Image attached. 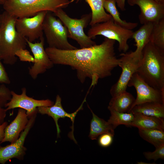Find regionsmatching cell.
Listing matches in <instances>:
<instances>
[{
  "label": "cell",
  "instance_id": "obj_4",
  "mask_svg": "<svg viewBox=\"0 0 164 164\" xmlns=\"http://www.w3.org/2000/svg\"><path fill=\"white\" fill-rule=\"evenodd\" d=\"M70 4V0H8L3 5L5 11L20 18L31 17L43 11L53 12Z\"/></svg>",
  "mask_w": 164,
  "mask_h": 164
},
{
  "label": "cell",
  "instance_id": "obj_27",
  "mask_svg": "<svg viewBox=\"0 0 164 164\" xmlns=\"http://www.w3.org/2000/svg\"><path fill=\"white\" fill-rule=\"evenodd\" d=\"M150 41L164 51V18L153 24Z\"/></svg>",
  "mask_w": 164,
  "mask_h": 164
},
{
  "label": "cell",
  "instance_id": "obj_25",
  "mask_svg": "<svg viewBox=\"0 0 164 164\" xmlns=\"http://www.w3.org/2000/svg\"><path fill=\"white\" fill-rule=\"evenodd\" d=\"M111 115L108 122L114 129L118 125H123L126 127H130L134 115L132 112L124 113L119 112L111 108H108Z\"/></svg>",
  "mask_w": 164,
  "mask_h": 164
},
{
  "label": "cell",
  "instance_id": "obj_3",
  "mask_svg": "<svg viewBox=\"0 0 164 164\" xmlns=\"http://www.w3.org/2000/svg\"><path fill=\"white\" fill-rule=\"evenodd\" d=\"M136 72L151 86L164 89V51L149 41L142 50L141 63Z\"/></svg>",
  "mask_w": 164,
  "mask_h": 164
},
{
  "label": "cell",
  "instance_id": "obj_32",
  "mask_svg": "<svg viewBox=\"0 0 164 164\" xmlns=\"http://www.w3.org/2000/svg\"><path fill=\"white\" fill-rule=\"evenodd\" d=\"M7 111L5 109L0 107V125L5 121Z\"/></svg>",
  "mask_w": 164,
  "mask_h": 164
},
{
  "label": "cell",
  "instance_id": "obj_1",
  "mask_svg": "<svg viewBox=\"0 0 164 164\" xmlns=\"http://www.w3.org/2000/svg\"><path fill=\"white\" fill-rule=\"evenodd\" d=\"M116 41L105 38L101 44L89 47L64 50L48 47L45 50L54 64L68 66L75 70L81 83L87 78L91 79V87L99 79L111 76L118 66L120 59L114 49Z\"/></svg>",
  "mask_w": 164,
  "mask_h": 164
},
{
  "label": "cell",
  "instance_id": "obj_23",
  "mask_svg": "<svg viewBox=\"0 0 164 164\" xmlns=\"http://www.w3.org/2000/svg\"><path fill=\"white\" fill-rule=\"evenodd\" d=\"M103 7L105 10L111 16L114 23L118 25L131 30L137 26V22H128L121 19L116 7V0H104Z\"/></svg>",
  "mask_w": 164,
  "mask_h": 164
},
{
  "label": "cell",
  "instance_id": "obj_6",
  "mask_svg": "<svg viewBox=\"0 0 164 164\" xmlns=\"http://www.w3.org/2000/svg\"><path fill=\"white\" fill-rule=\"evenodd\" d=\"M43 30L50 47L69 50L77 49L68 40V32L61 20L48 12L43 23Z\"/></svg>",
  "mask_w": 164,
  "mask_h": 164
},
{
  "label": "cell",
  "instance_id": "obj_10",
  "mask_svg": "<svg viewBox=\"0 0 164 164\" xmlns=\"http://www.w3.org/2000/svg\"><path fill=\"white\" fill-rule=\"evenodd\" d=\"M48 11H43L31 17L17 18L16 29L18 33L30 42L43 37V23Z\"/></svg>",
  "mask_w": 164,
  "mask_h": 164
},
{
  "label": "cell",
  "instance_id": "obj_33",
  "mask_svg": "<svg viewBox=\"0 0 164 164\" xmlns=\"http://www.w3.org/2000/svg\"><path fill=\"white\" fill-rule=\"evenodd\" d=\"M116 1L118 7L122 11H125V0H116Z\"/></svg>",
  "mask_w": 164,
  "mask_h": 164
},
{
  "label": "cell",
  "instance_id": "obj_17",
  "mask_svg": "<svg viewBox=\"0 0 164 164\" xmlns=\"http://www.w3.org/2000/svg\"><path fill=\"white\" fill-rule=\"evenodd\" d=\"M153 24L149 23L143 25L138 30L133 32L132 38L136 43V50L132 51L135 55L142 57V50L146 44L150 41V38Z\"/></svg>",
  "mask_w": 164,
  "mask_h": 164
},
{
  "label": "cell",
  "instance_id": "obj_30",
  "mask_svg": "<svg viewBox=\"0 0 164 164\" xmlns=\"http://www.w3.org/2000/svg\"><path fill=\"white\" fill-rule=\"evenodd\" d=\"M114 136L109 133H105L101 135L98 142L100 145L104 147L109 146L112 144Z\"/></svg>",
  "mask_w": 164,
  "mask_h": 164
},
{
  "label": "cell",
  "instance_id": "obj_31",
  "mask_svg": "<svg viewBox=\"0 0 164 164\" xmlns=\"http://www.w3.org/2000/svg\"><path fill=\"white\" fill-rule=\"evenodd\" d=\"M8 125V122L4 121L2 124L0 125V143L4 138L5 129Z\"/></svg>",
  "mask_w": 164,
  "mask_h": 164
},
{
  "label": "cell",
  "instance_id": "obj_5",
  "mask_svg": "<svg viewBox=\"0 0 164 164\" xmlns=\"http://www.w3.org/2000/svg\"><path fill=\"white\" fill-rule=\"evenodd\" d=\"M53 13L66 27L68 38L75 40L80 48L89 47L96 44L84 31L91 21V13L83 15L80 19L70 17L62 8L57 9Z\"/></svg>",
  "mask_w": 164,
  "mask_h": 164
},
{
  "label": "cell",
  "instance_id": "obj_14",
  "mask_svg": "<svg viewBox=\"0 0 164 164\" xmlns=\"http://www.w3.org/2000/svg\"><path fill=\"white\" fill-rule=\"evenodd\" d=\"M26 39L34 59L33 65L29 69V74L33 79L35 80L39 74L45 73L47 70L52 67L54 64L44 48L43 37L40 39L39 42L35 43L30 42L26 38Z\"/></svg>",
  "mask_w": 164,
  "mask_h": 164
},
{
  "label": "cell",
  "instance_id": "obj_15",
  "mask_svg": "<svg viewBox=\"0 0 164 164\" xmlns=\"http://www.w3.org/2000/svg\"><path fill=\"white\" fill-rule=\"evenodd\" d=\"M86 96L84 99L82 104L78 109L74 112L68 113L63 109L61 104V98L59 95L56 97L55 104L50 106H41L37 108V112L42 114H47L52 117L56 125L57 137H59L60 130L58 124V121L60 118H68L73 124L75 116L77 112L83 108L84 103L86 101Z\"/></svg>",
  "mask_w": 164,
  "mask_h": 164
},
{
  "label": "cell",
  "instance_id": "obj_28",
  "mask_svg": "<svg viewBox=\"0 0 164 164\" xmlns=\"http://www.w3.org/2000/svg\"><path fill=\"white\" fill-rule=\"evenodd\" d=\"M153 152H144L143 154L145 158L148 160H153L156 161L159 159H164V144L155 148Z\"/></svg>",
  "mask_w": 164,
  "mask_h": 164
},
{
  "label": "cell",
  "instance_id": "obj_22",
  "mask_svg": "<svg viewBox=\"0 0 164 164\" xmlns=\"http://www.w3.org/2000/svg\"><path fill=\"white\" fill-rule=\"evenodd\" d=\"M89 108L92 114L90 123L89 138L92 140L96 139L99 135L105 133H109L114 136V129L108 122L98 117Z\"/></svg>",
  "mask_w": 164,
  "mask_h": 164
},
{
  "label": "cell",
  "instance_id": "obj_18",
  "mask_svg": "<svg viewBox=\"0 0 164 164\" xmlns=\"http://www.w3.org/2000/svg\"><path fill=\"white\" fill-rule=\"evenodd\" d=\"M80 0H70V3L74 1L76 3ZM90 7L91 18L89 25L92 26L98 23L108 21L112 17L107 13L103 7L104 0H84Z\"/></svg>",
  "mask_w": 164,
  "mask_h": 164
},
{
  "label": "cell",
  "instance_id": "obj_2",
  "mask_svg": "<svg viewBox=\"0 0 164 164\" xmlns=\"http://www.w3.org/2000/svg\"><path fill=\"white\" fill-rule=\"evenodd\" d=\"M17 18L4 11L0 14V60L11 65L17 62L16 51L26 49V38L17 31L15 26Z\"/></svg>",
  "mask_w": 164,
  "mask_h": 164
},
{
  "label": "cell",
  "instance_id": "obj_26",
  "mask_svg": "<svg viewBox=\"0 0 164 164\" xmlns=\"http://www.w3.org/2000/svg\"><path fill=\"white\" fill-rule=\"evenodd\" d=\"M0 83L9 84L11 81L8 74L0 60ZM11 91L4 84L0 86V107H5V105L11 97Z\"/></svg>",
  "mask_w": 164,
  "mask_h": 164
},
{
  "label": "cell",
  "instance_id": "obj_21",
  "mask_svg": "<svg viewBox=\"0 0 164 164\" xmlns=\"http://www.w3.org/2000/svg\"><path fill=\"white\" fill-rule=\"evenodd\" d=\"M130 112L164 119V104L155 102H145L135 105Z\"/></svg>",
  "mask_w": 164,
  "mask_h": 164
},
{
  "label": "cell",
  "instance_id": "obj_34",
  "mask_svg": "<svg viewBox=\"0 0 164 164\" xmlns=\"http://www.w3.org/2000/svg\"><path fill=\"white\" fill-rule=\"evenodd\" d=\"M8 0H0V4L4 5Z\"/></svg>",
  "mask_w": 164,
  "mask_h": 164
},
{
  "label": "cell",
  "instance_id": "obj_24",
  "mask_svg": "<svg viewBox=\"0 0 164 164\" xmlns=\"http://www.w3.org/2000/svg\"><path fill=\"white\" fill-rule=\"evenodd\" d=\"M139 134L144 140L157 148L164 144V130L138 128Z\"/></svg>",
  "mask_w": 164,
  "mask_h": 164
},
{
  "label": "cell",
  "instance_id": "obj_16",
  "mask_svg": "<svg viewBox=\"0 0 164 164\" xmlns=\"http://www.w3.org/2000/svg\"><path fill=\"white\" fill-rule=\"evenodd\" d=\"M29 120L26 111L19 108L15 118L5 127L4 138L1 144L7 142L12 143L16 141L26 128Z\"/></svg>",
  "mask_w": 164,
  "mask_h": 164
},
{
  "label": "cell",
  "instance_id": "obj_20",
  "mask_svg": "<svg viewBox=\"0 0 164 164\" xmlns=\"http://www.w3.org/2000/svg\"><path fill=\"white\" fill-rule=\"evenodd\" d=\"M135 100V99L133 95L126 91L112 97L109 103L108 108L119 112L128 113L132 109Z\"/></svg>",
  "mask_w": 164,
  "mask_h": 164
},
{
  "label": "cell",
  "instance_id": "obj_11",
  "mask_svg": "<svg viewBox=\"0 0 164 164\" xmlns=\"http://www.w3.org/2000/svg\"><path fill=\"white\" fill-rule=\"evenodd\" d=\"M37 113H35L29 119L26 128L16 141L5 146H1L0 143V163L5 164L13 158L19 160L23 159L27 150L24 146L25 140L35 122Z\"/></svg>",
  "mask_w": 164,
  "mask_h": 164
},
{
  "label": "cell",
  "instance_id": "obj_35",
  "mask_svg": "<svg viewBox=\"0 0 164 164\" xmlns=\"http://www.w3.org/2000/svg\"><path fill=\"white\" fill-rule=\"evenodd\" d=\"M157 1L162 3H164V0H155Z\"/></svg>",
  "mask_w": 164,
  "mask_h": 164
},
{
  "label": "cell",
  "instance_id": "obj_9",
  "mask_svg": "<svg viewBox=\"0 0 164 164\" xmlns=\"http://www.w3.org/2000/svg\"><path fill=\"white\" fill-rule=\"evenodd\" d=\"M128 86L134 87L137 92V97L132 108L136 105L147 102L164 104V89H158L151 86L136 72L131 77Z\"/></svg>",
  "mask_w": 164,
  "mask_h": 164
},
{
  "label": "cell",
  "instance_id": "obj_12",
  "mask_svg": "<svg viewBox=\"0 0 164 164\" xmlns=\"http://www.w3.org/2000/svg\"><path fill=\"white\" fill-rule=\"evenodd\" d=\"M22 91L20 94H17L13 91H11L12 97L5 106L7 111L16 108L24 109L26 111L29 119L38 113L37 108L38 107L50 106L54 104L53 101L48 99L38 100L27 96L25 87H23Z\"/></svg>",
  "mask_w": 164,
  "mask_h": 164
},
{
  "label": "cell",
  "instance_id": "obj_7",
  "mask_svg": "<svg viewBox=\"0 0 164 164\" xmlns=\"http://www.w3.org/2000/svg\"><path fill=\"white\" fill-rule=\"evenodd\" d=\"M133 33L132 30L115 23L112 18L108 21L91 26L88 30L87 35L91 39L100 35L117 41L118 43V50L125 53L129 48L128 40L132 38Z\"/></svg>",
  "mask_w": 164,
  "mask_h": 164
},
{
  "label": "cell",
  "instance_id": "obj_8",
  "mask_svg": "<svg viewBox=\"0 0 164 164\" xmlns=\"http://www.w3.org/2000/svg\"><path fill=\"white\" fill-rule=\"evenodd\" d=\"M120 55L121 57L119 59L118 66L121 68L122 72L117 81L110 89V93L112 97L126 91L128 83L140 66L142 58L134 55L132 52L122 53Z\"/></svg>",
  "mask_w": 164,
  "mask_h": 164
},
{
  "label": "cell",
  "instance_id": "obj_19",
  "mask_svg": "<svg viewBox=\"0 0 164 164\" xmlns=\"http://www.w3.org/2000/svg\"><path fill=\"white\" fill-rule=\"evenodd\" d=\"M133 114L134 119L131 126L138 128L164 130V119L140 114Z\"/></svg>",
  "mask_w": 164,
  "mask_h": 164
},
{
  "label": "cell",
  "instance_id": "obj_29",
  "mask_svg": "<svg viewBox=\"0 0 164 164\" xmlns=\"http://www.w3.org/2000/svg\"><path fill=\"white\" fill-rule=\"evenodd\" d=\"M15 56L19 57L22 61L34 63V57L30 53V52L26 49H21L18 50L15 53Z\"/></svg>",
  "mask_w": 164,
  "mask_h": 164
},
{
  "label": "cell",
  "instance_id": "obj_13",
  "mask_svg": "<svg viewBox=\"0 0 164 164\" xmlns=\"http://www.w3.org/2000/svg\"><path fill=\"white\" fill-rule=\"evenodd\" d=\"M127 2L130 6L139 7L138 19L142 24H154L164 18V3L155 0H128Z\"/></svg>",
  "mask_w": 164,
  "mask_h": 164
}]
</instances>
